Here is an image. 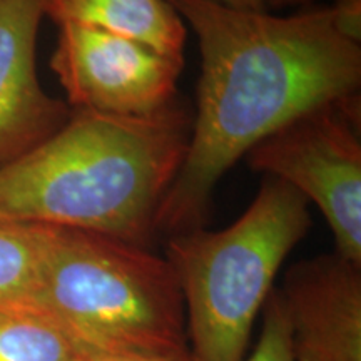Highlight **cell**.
Returning a JSON list of instances; mask_svg holds the SVG:
<instances>
[{
    "mask_svg": "<svg viewBox=\"0 0 361 361\" xmlns=\"http://www.w3.org/2000/svg\"><path fill=\"white\" fill-rule=\"evenodd\" d=\"M200 42L191 137L156 216V234L204 228L219 179L256 144L306 112L360 94L361 45L329 7L293 16L209 0H168Z\"/></svg>",
    "mask_w": 361,
    "mask_h": 361,
    "instance_id": "obj_1",
    "label": "cell"
},
{
    "mask_svg": "<svg viewBox=\"0 0 361 361\" xmlns=\"http://www.w3.org/2000/svg\"><path fill=\"white\" fill-rule=\"evenodd\" d=\"M191 128L178 102L144 117L74 109L51 137L0 168V218L151 247Z\"/></svg>",
    "mask_w": 361,
    "mask_h": 361,
    "instance_id": "obj_2",
    "label": "cell"
},
{
    "mask_svg": "<svg viewBox=\"0 0 361 361\" xmlns=\"http://www.w3.org/2000/svg\"><path fill=\"white\" fill-rule=\"evenodd\" d=\"M311 228L310 202L283 180L264 176L239 218L166 238L186 311L188 348L196 361H245L256 318L279 268Z\"/></svg>",
    "mask_w": 361,
    "mask_h": 361,
    "instance_id": "obj_3",
    "label": "cell"
},
{
    "mask_svg": "<svg viewBox=\"0 0 361 361\" xmlns=\"http://www.w3.org/2000/svg\"><path fill=\"white\" fill-rule=\"evenodd\" d=\"M37 306L99 350L168 355L188 348L174 271L151 247L47 226Z\"/></svg>",
    "mask_w": 361,
    "mask_h": 361,
    "instance_id": "obj_4",
    "label": "cell"
},
{
    "mask_svg": "<svg viewBox=\"0 0 361 361\" xmlns=\"http://www.w3.org/2000/svg\"><path fill=\"white\" fill-rule=\"evenodd\" d=\"M255 173L290 184L314 202L335 252L361 266L360 94L306 112L245 156Z\"/></svg>",
    "mask_w": 361,
    "mask_h": 361,
    "instance_id": "obj_5",
    "label": "cell"
},
{
    "mask_svg": "<svg viewBox=\"0 0 361 361\" xmlns=\"http://www.w3.org/2000/svg\"><path fill=\"white\" fill-rule=\"evenodd\" d=\"M184 59L79 24L59 25L51 69L74 109L144 117L176 104Z\"/></svg>",
    "mask_w": 361,
    "mask_h": 361,
    "instance_id": "obj_6",
    "label": "cell"
},
{
    "mask_svg": "<svg viewBox=\"0 0 361 361\" xmlns=\"http://www.w3.org/2000/svg\"><path fill=\"white\" fill-rule=\"evenodd\" d=\"M295 361H361V266L336 252L298 261L278 290Z\"/></svg>",
    "mask_w": 361,
    "mask_h": 361,
    "instance_id": "obj_7",
    "label": "cell"
},
{
    "mask_svg": "<svg viewBox=\"0 0 361 361\" xmlns=\"http://www.w3.org/2000/svg\"><path fill=\"white\" fill-rule=\"evenodd\" d=\"M47 0H0V168L61 129L71 111L37 74V35Z\"/></svg>",
    "mask_w": 361,
    "mask_h": 361,
    "instance_id": "obj_8",
    "label": "cell"
},
{
    "mask_svg": "<svg viewBox=\"0 0 361 361\" xmlns=\"http://www.w3.org/2000/svg\"><path fill=\"white\" fill-rule=\"evenodd\" d=\"M45 16L57 25L96 27L184 59L188 27L168 0H47Z\"/></svg>",
    "mask_w": 361,
    "mask_h": 361,
    "instance_id": "obj_9",
    "label": "cell"
},
{
    "mask_svg": "<svg viewBox=\"0 0 361 361\" xmlns=\"http://www.w3.org/2000/svg\"><path fill=\"white\" fill-rule=\"evenodd\" d=\"M89 350L37 306L0 308V361H80Z\"/></svg>",
    "mask_w": 361,
    "mask_h": 361,
    "instance_id": "obj_10",
    "label": "cell"
},
{
    "mask_svg": "<svg viewBox=\"0 0 361 361\" xmlns=\"http://www.w3.org/2000/svg\"><path fill=\"white\" fill-rule=\"evenodd\" d=\"M45 246L47 226L0 218V308L37 306Z\"/></svg>",
    "mask_w": 361,
    "mask_h": 361,
    "instance_id": "obj_11",
    "label": "cell"
},
{
    "mask_svg": "<svg viewBox=\"0 0 361 361\" xmlns=\"http://www.w3.org/2000/svg\"><path fill=\"white\" fill-rule=\"evenodd\" d=\"M245 361H295L290 324L278 290L271 291L263 306V328L258 345Z\"/></svg>",
    "mask_w": 361,
    "mask_h": 361,
    "instance_id": "obj_12",
    "label": "cell"
},
{
    "mask_svg": "<svg viewBox=\"0 0 361 361\" xmlns=\"http://www.w3.org/2000/svg\"><path fill=\"white\" fill-rule=\"evenodd\" d=\"M329 13L338 34L355 44L361 42V0H335Z\"/></svg>",
    "mask_w": 361,
    "mask_h": 361,
    "instance_id": "obj_13",
    "label": "cell"
},
{
    "mask_svg": "<svg viewBox=\"0 0 361 361\" xmlns=\"http://www.w3.org/2000/svg\"><path fill=\"white\" fill-rule=\"evenodd\" d=\"M80 361H196L191 351L184 350L178 353L151 355V353H129V351H111L92 348L84 355Z\"/></svg>",
    "mask_w": 361,
    "mask_h": 361,
    "instance_id": "obj_14",
    "label": "cell"
},
{
    "mask_svg": "<svg viewBox=\"0 0 361 361\" xmlns=\"http://www.w3.org/2000/svg\"><path fill=\"white\" fill-rule=\"evenodd\" d=\"M209 2L218 4V6L236 8V11L245 12H266V0H209Z\"/></svg>",
    "mask_w": 361,
    "mask_h": 361,
    "instance_id": "obj_15",
    "label": "cell"
},
{
    "mask_svg": "<svg viewBox=\"0 0 361 361\" xmlns=\"http://www.w3.org/2000/svg\"><path fill=\"white\" fill-rule=\"evenodd\" d=\"M314 2V0H266V8H283V7H295L306 6V4Z\"/></svg>",
    "mask_w": 361,
    "mask_h": 361,
    "instance_id": "obj_16",
    "label": "cell"
}]
</instances>
